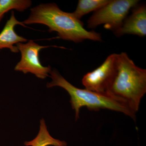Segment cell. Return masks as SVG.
<instances>
[{"label":"cell","mask_w":146,"mask_h":146,"mask_svg":"<svg viewBox=\"0 0 146 146\" xmlns=\"http://www.w3.org/2000/svg\"><path fill=\"white\" fill-rule=\"evenodd\" d=\"M25 25H45L49 32L55 31L61 39L79 43L86 39L100 42L101 35L84 29L83 23L72 13L61 10L54 3L41 4L31 9L28 18L23 22Z\"/></svg>","instance_id":"obj_1"},{"label":"cell","mask_w":146,"mask_h":146,"mask_svg":"<svg viewBox=\"0 0 146 146\" xmlns=\"http://www.w3.org/2000/svg\"><path fill=\"white\" fill-rule=\"evenodd\" d=\"M138 0H112L97 10L89 18L87 26L94 29L104 25L105 28L114 32L120 28L131 8L135 7Z\"/></svg>","instance_id":"obj_4"},{"label":"cell","mask_w":146,"mask_h":146,"mask_svg":"<svg viewBox=\"0 0 146 146\" xmlns=\"http://www.w3.org/2000/svg\"><path fill=\"white\" fill-rule=\"evenodd\" d=\"M16 46L21 53V60L14 68L15 71L25 74L31 73L42 79L49 76V74L52 71L51 67L43 66L39 58L41 50L49 46H41L33 40H29L26 44L18 43Z\"/></svg>","instance_id":"obj_5"},{"label":"cell","mask_w":146,"mask_h":146,"mask_svg":"<svg viewBox=\"0 0 146 146\" xmlns=\"http://www.w3.org/2000/svg\"><path fill=\"white\" fill-rule=\"evenodd\" d=\"M117 36L130 34L143 37L146 35V7L143 5L135 7L132 13L124 21L119 29L114 32Z\"/></svg>","instance_id":"obj_7"},{"label":"cell","mask_w":146,"mask_h":146,"mask_svg":"<svg viewBox=\"0 0 146 146\" xmlns=\"http://www.w3.org/2000/svg\"><path fill=\"white\" fill-rule=\"evenodd\" d=\"M31 4L29 0H0V22L9 11L15 9L22 12L30 7Z\"/></svg>","instance_id":"obj_11"},{"label":"cell","mask_w":146,"mask_h":146,"mask_svg":"<svg viewBox=\"0 0 146 146\" xmlns=\"http://www.w3.org/2000/svg\"><path fill=\"white\" fill-rule=\"evenodd\" d=\"M17 25L27 27L23 22L16 19L14 11H12L10 18L0 33V51L3 48H8L12 52H18V48L14 45L27 41V39L16 33L15 27Z\"/></svg>","instance_id":"obj_8"},{"label":"cell","mask_w":146,"mask_h":146,"mask_svg":"<svg viewBox=\"0 0 146 146\" xmlns=\"http://www.w3.org/2000/svg\"><path fill=\"white\" fill-rule=\"evenodd\" d=\"M108 92L126 102L136 113L146 93V70L136 66L126 53L117 54V73Z\"/></svg>","instance_id":"obj_3"},{"label":"cell","mask_w":146,"mask_h":146,"mask_svg":"<svg viewBox=\"0 0 146 146\" xmlns=\"http://www.w3.org/2000/svg\"><path fill=\"white\" fill-rule=\"evenodd\" d=\"M110 0H79L73 16L80 20L84 16L92 11L98 10L107 4Z\"/></svg>","instance_id":"obj_10"},{"label":"cell","mask_w":146,"mask_h":146,"mask_svg":"<svg viewBox=\"0 0 146 146\" xmlns=\"http://www.w3.org/2000/svg\"><path fill=\"white\" fill-rule=\"evenodd\" d=\"M52 81L48 82L47 88L59 86L65 89L70 96L71 106L75 112L76 120L79 118L81 108L89 110L98 111L101 109L110 110L123 113L132 119H136V112L124 100L109 92L98 93L86 89L76 87L67 81L56 70L51 71Z\"/></svg>","instance_id":"obj_2"},{"label":"cell","mask_w":146,"mask_h":146,"mask_svg":"<svg viewBox=\"0 0 146 146\" xmlns=\"http://www.w3.org/2000/svg\"><path fill=\"white\" fill-rule=\"evenodd\" d=\"M117 54H110L100 66L87 73L82 79L85 89L98 93H107L116 75Z\"/></svg>","instance_id":"obj_6"},{"label":"cell","mask_w":146,"mask_h":146,"mask_svg":"<svg viewBox=\"0 0 146 146\" xmlns=\"http://www.w3.org/2000/svg\"><path fill=\"white\" fill-rule=\"evenodd\" d=\"M26 146H67L65 141L53 138L50 134L44 119L40 121L39 132L35 138L24 143Z\"/></svg>","instance_id":"obj_9"}]
</instances>
